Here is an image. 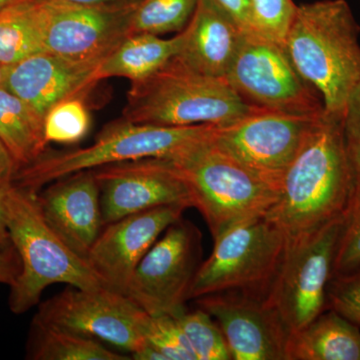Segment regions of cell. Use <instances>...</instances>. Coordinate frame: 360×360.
<instances>
[{
  "mask_svg": "<svg viewBox=\"0 0 360 360\" xmlns=\"http://www.w3.org/2000/svg\"><path fill=\"white\" fill-rule=\"evenodd\" d=\"M352 195L342 117L324 110L284 175L278 200L266 217L293 240L345 217Z\"/></svg>",
  "mask_w": 360,
  "mask_h": 360,
  "instance_id": "obj_1",
  "label": "cell"
},
{
  "mask_svg": "<svg viewBox=\"0 0 360 360\" xmlns=\"http://www.w3.org/2000/svg\"><path fill=\"white\" fill-rule=\"evenodd\" d=\"M359 26L347 0L296 6L283 46L296 70L342 117L360 78Z\"/></svg>",
  "mask_w": 360,
  "mask_h": 360,
  "instance_id": "obj_2",
  "label": "cell"
},
{
  "mask_svg": "<svg viewBox=\"0 0 360 360\" xmlns=\"http://www.w3.org/2000/svg\"><path fill=\"white\" fill-rule=\"evenodd\" d=\"M4 212L11 245L21 262L9 295L13 314H25L39 304L45 288L52 284L84 290L104 286L86 258L71 250L47 224L37 193L13 184L4 195Z\"/></svg>",
  "mask_w": 360,
  "mask_h": 360,
  "instance_id": "obj_3",
  "label": "cell"
},
{
  "mask_svg": "<svg viewBox=\"0 0 360 360\" xmlns=\"http://www.w3.org/2000/svg\"><path fill=\"white\" fill-rule=\"evenodd\" d=\"M122 120L162 127H224L262 108L241 98L224 78L187 70L174 58L150 77L131 82Z\"/></svg>",
  "mask_w": 360,
  "mask_h": 360,
  "instance_id": "obj_4",
  "label": "cell"
},
{
  "mask_svg": "<svg viewBox=\"0 0 360 360\" xmlns=\"http://www.w3.org/2000/svg\"><path fill=\"white\" fill-rule=\"evenodd\" d=\"M215 127H162L122 120L106 127L89 148L65 153L45 151L18 170L14 184L37 193L47 184L82 170L146 158H174L210 139Z\"/></svg>",
  "mask_w": 360,
  "mask_h": 360,
  "instance_id": "obj_5",
  "label": "cell"
},
{
  "mask_svg": "<svg viewBox=\"0 0 360 360\" xmlns=\"http://www.w3.org/2000/svg\"><path fill=\"white\" fill-rule=\"evenodd\" d=\"M212 136L169 160L214 239L234 225L266 215L278 193L222 150Z\"/></svg>",
  "mask_w": 360,
  "mask_h": 360,
  "instance_id": "obj_6",
  "label": "cell"
},
{
  "mask_svg": "<svg viewBox=\"0 0 360 360\" xmlns=\"http://www.w3.org/2000/svg\"><path fill=\"white\" fill-rule=\"evenodd\" d=\"M213 240L212 255L194 277L189 300L227 291L269 295L288 245L272 220L266 215L245 220Z\"/></svg>",
  "mask_w": 360,
  "mask_h": 360,
  "instance_id": "obj_7",
  "label": "cell"
},
{
  "mask_svg": "<svg viewBox=\"0 0 360 360\" xmlns=\"http://www.w3.org/2000/svg\"><path fill=\"white\" fill-rule=\"evenodd\" d=\"M224 79L255 108L297 115L326 110L321 96L296 70L283 44L255 30L243 32Z\"/></svg>",
  "mask_w": 360,
  "mask_h": 360,
  "instance_id": "obj_8",
  "label": "cell"
},
{
  "mask_svg": "<svg viewBox=\"0 0 360 360\" xmlns=\"http://www.w3.org/2000/svg\"><path fill=\"white\" fill-rule=\"evenodd\" d=\"M345 217L288 241L283 264L267 298L290 333L326 309L328 284Z\"/></svg>",
  "mask_w": 360,
  "mask_h": 360,
  "instance_id": "obj_9",
  "label": "cell"
},
{
  "mask_svg": "<svg viewBox=\"0 0 360 360\" xmlns=\"http://www.w3.org/2000/svg\"><path fill=\"white\" fill-rule=\"evenodd\" d=\"M323 112L297 115L259 110L231 124L215 127L212 139L279 193L288 167L312 125Z\"/></svg>",
  "mask_w": 360,
  "mask_h": 360,
  "instance_id": "obj_10",
  "label": "cell"
},
{
  "mask_svg": "<svg viewBox=\"0 0 360 360\" xmlns=\"http://www.w3.org/2000/svg\"><path fill=\"white\" fill-rule=\"evenodd\" d=\"M129 296L103 288L70 286L39 305L33 321L105 341L134 354L146 345L148 319Z\"/></svg>",
  "mask_w": 360,
  "mask_h": 360,
  "instance_id": "obj_11",
  "label": "cell"
},
{
  "mask_svg": "<svg viewBox=\"0 0 360 360\" xmlns=\"http://www.w3.org/2000/svg\"><path fill=\"white\" fill-rule=\"evenodd\" d=\"M200 233L180 219L163 232L141 260L125 295L150 315L186 310L200 265Z\"/></svg>",
  "mask_w": 360,
  "mask_h": 360,
  "instance_id": "obj_12",
  "label": "cell"
},
{
  "mask_svg": "<svg viewBox=\"0 0 360 360\" xmlns=\"http://www.w3.org/2000/svg\"><path fill=\"white\" fill-rule=\"evenodd\" d=\"M141 0L98 6L39 0L44 52L80 61H103L130 34Z\"/></svg>",
  "mask_w": 360,
  "mask_h": 360,
  "instance_id": "obj_13",
  "label": "cell"
},
{
  "mask_svg": "<svg viewBox=\"0 0 360 360\" xmlns=\"http://www.w3.org/2000/svg\"><path fill=\"white\" fill-rule=\"evenodd\" d=\"M103 226L158 207H193L186 182L169 158H146L96 168Z\"/></svg>",
  "mask_w": 360,
  "mask_h": 360,
  "instance_id": "obj_14",
  "label": "cell"
},
{
  "mask_svg": "<svg viewBox=\"0 0 360 360\" xmlns=\"http://www.w3.org/2000/svg\"><path fill=\"white\" fill-rule=\"evenodd\" d=\"M194 300L219 324L232 360H286L291 333L267 296L227 291Z\"/></svg>",
  "mask_w": 360,
  "mask_h": 360,
  "instance_id": "obj_15",
  "label": "cell"
},
{
  "mask_svg": "<svg viewBox=\"0 0 360 360\" xmlns=\"http://www.w3.org/2000/svg\"><path fill=\"white\" fill-rule=\"evenodd\" d=\"M186 208L158 206L103 226L86 257L103 285L125 295L142 258Z\"/></svg>",
  "mask_w": 360,
  "mask_h": 360,
  "instance_id": "obj_16",
  "label": "cell"
},
{
  "mask_svg": "<svg viewBox=\"0 0 360 360\" xmlns=\"http://www.w3.org/2000/svg\"><path fill=\"white\" fill-rule=\"evenodd\" d=\"M101 63L73 60L40 52L6 66L2 87L44 118L56 103L70 97L86 96L101 82L98 70Z\"/></svg>",
  "mask_w": 360,
  "mask_h": 360,
  "instance_id": "obj_17",
  "label": "cell"
},
{
  "mask_svg": "<svg viewBox=\"0 0 360 360\" xmlns=\"http://www.w3.org/2000/svg\"><path fill=\"white\" fill-rule=\"evenodd\" d=\"M37 201L47 224L71 250L86 258L103 229L101 188L94 169L53 181Z\"/></svg>",
  "mask_w": 360,
  "mask_h": 360,
  "instance_id": "obj_18",
  "label": "cell"
},
{
  "mask_svg": "<svg viewBox=\"0 0 360 360\" xmlns=\"http://www.w3.org/2000/svg\"><path fill=\"white\" fill-rule=\"evenodd\" d=\"M182 32L184 41L174 60L187 70L224 78L243 30L213 0H200Z\"/></svg>",
  "mask_w": 360,
  "mask_h": 360,
  "instance_id": "obj_19",
  "label": "cell"
},
{
  "mask_svg": "<svg viewBox=\"0 0 360 360\" xmlns=\"http://www.w3.org/2000/svg\"><path fill=\"white\" fill-rule=\"evenodd\" d=\"M286 360H360V326L326 309L291 333Z\"/></svg>",
  "mask_w": 360,
  "mask_h": 360,
  "instance_id": "obj_20",
  "label": "cell"
},
{
  "mask_svg": "<svg viewBox=\"0 0 360 360\" xmlns=\"http://www.w3.org/2000/svg\"><path fill=\"white\" fill-rule=\"evenodd\" d=\"M182 41V32L169 39L149 33H131L103 59L99 66V80L110 77L129 78L131 82L146 79L177 56Z\"/></svg>",
  "mask_w": 360,
  "mask_h": 360,
  "instance_id": "obj_21",
  "label": "cell"
},
{
  "mask_svg": "<svg viewBox=\"0 0 360 360\" xmlns=\"http://www.w3.org/2000/svg\"><path fill=\"white\" fill-rule=\"evenodd\" d=\"M0 141L20 168L46 151L44 118L20 97L0 87Z\"/></svg>",
  "mask_w": 360,
  "mask_h": 360,
  "instance_id": "obj_22",
  "label": "cell"
},
{
  "mask_svg": "<svg viewBox=\"0 0 360 360\" xmlns=\"http://www.w3.org/2000/svg\"><path fill=\"white\" fill-rule=\"evenodd\" d=\"M26 356L32 360H127L101 341L32 321L26 347Z\"/></svg>",
  "mask_w": 360,
  "mask_h": 360,
  "instance_id": "obj_23",
  "label": "cell"
},
{
  "mask_svg": "<svg viewBox=\"0 0 360 360\" xmlns=\"http://www.w3.org/2000/svg\"><path fill=\"white\" fill-rule=\"evenodd\" d=\"M40 52L39 0H23L0 11V63L13 65Z\"/></svg>",
  "mask_w": 360,
  "mask_h": 360,
  "instance_id": "obj_24",
  "label": "cell"
},
{
  "mask_svg": "<svg viewBox=\"0 0 360 360\" xmlns=\"http://www.w3.org/2000/svg\"><path fill=\"white\" fill-rule=\"evenodd\" d=\"M200 0H141L130 25L131 33L160 35L180 32L193 18Z\"/></svg>",
  "mask_w": 360,
  "mask_h": 360,
  "instance_id": "obj_25",
  "label": "cell"
},
{
  "mask_svg": "<svg viewBox=\"0 0 360 360\" xmlns=\"http://www.w3.org/2000/svg\"><path fill=\"white\" fill-rule=\"evenodd\" d=\"M175 317L196 360H232L221 329L205 310L186 309Z\"/></svg>",
  "mask_w": 360,
  "mask_h": 360,
  "instance_id": "obj_26",
  "label": "cell"
},
{
  "mask_svg": "<svg viewBox=\"0 0 360 360\" xmlns=\"http://www.w3.org/2000/svg\"><path fill=\"white\" fill-rule=\"evenodd\" d=\"M84 96L70 97L52 106L44 118L47 143L72 144L82 141L90 129Z\"/></svg>",
  "mask_w": 360,
  "mask_h": 360,
  "instance_id": "obj_27",
  "label": "cell"
},
{
  "mask_svg": "<svg viewBox=\"0 0 360 360\" xmlns=\"http://www.w3.org/2000/svg\"><path fill=\"white\" fill-rule=\"evenodd\" d=\"M144 338L167 360H196L174 315L149 314L144 328Z\"/></svg>",
  "mask_w": 360,
  "mask_h": 360,
  "instance_id": "obj_28",
  "label": "cell"
},
{
  "mask_svg": "<svg viewBox=\"0 0 360 360\" xmlns=\"http://www.w3.org/2000/svg\"><path fill=\"white\" fill-rule=\"evenodd\" d=\"M253 30L283 44L295 15L292 0H250Z\"/></svg>",
  "mask_w": 360,
  "mask_h": 360,
  "instance_id": "obj_29",
  "label": "cell"
},
{
  "mask_svg": "<svg viewBox=\"0 0 360 360\" xmlns=\"http://www.w3.org/2000/svg\"><path fill=\"white\" fill-rule=\"evenodd\" d=\"M326 309H333L360 326V266L333 274L328 288Z\"/></svg>",
  "mask_w": 360,
  "mask_h": 360,
  "instance_id": "obj_30",
  "label": "cell"
},
{
  "mask_svg": "<svg viewBox=\"0 0 360 360\" xmlns=\"http://www.w3.org/2000/svg\"><path fill=\"white\" fill-rule=\"evenodd\" d=\"M360 266V193L350 201L333 264V274H345Z\"/></svg>",
  "mask_w": 360,
  "mask_h": 360,
  "instance_id": "obj_31",
  "label": "cell"
},
{
  "mask_svg": "<svg viewBox=\"0 0 360 360\" xmlns=\"http://www.w3.org/2000/svg\"><path fill=\"white\" fill-rule=\"evenodd\" d=\"M342 129L355 195L360 193V78L348 97L342 116Z\"/></svg>",
  "mask_w": 360,
  "mask_h": 360,
  "instance_id": "obj_32",
  "label": "cell"
},
{
  "mask_svg": "<svg viewBox=\"0 0 360 360\" xmlns=\"http://www.w3.org/2000/svg\"><path fill=\"white\" fill-rule=\"evenodd\" d=\"M243 30H253L250 0H213Z\"/></svg>",
  "mask_w": 360,
  "mask_h": 360,
  "instance_id": "obj_33",
  "label": "cell"
},
{
  "mask_svg": "<svg viewBox=\"0 0 360 360\" xmlns=\"http://www.w3.org/2000/svg\"><path fill=\"white\" fill-rule=\"evenodd\" d=\"M20 270V258L13 245L0 250V283L13 285Z\"/></svg>",
  "mask_w": 360,
  "mask_h": 360,
  "instance_id": "obj_34",
  "label": "cell"
},
{
  "mask_svg": "<svg viewBox=\"0 0 360 360\" xmlns=\"http://www.w3.org/2000/svg\"><path fill=\"white\" fill-rule=\"evenodd\" d=\"M18 170L20 165L4 142L0 141V188L13 184Z\"/></svg>",
  "mask_w": 360,
  "mask_h": 360,
  "instance_id": "obj_35",
  "label": "cell"
},
{
  "mask_svg": "<svg viewBox=\"0 0 360 360\" xmlns=\"http://www.w3.org/2000/svg\"><path fill=\"white\" fill-rule=\"evenodd\" d=\"M9 186L0 188V250H6V248L13 245H11L8 229H7L6 212H4V195H6L7 188Z\"/></svg>",
  "mask_w": 360,
  "mask_h": 360,
  "instance_id": "obj_36",
  "label": "cell"
},
{
  "mask_svg": "<svg viewBox=\"0 0 360 360\" xmlns=\"http://www.w3.org/2000/svg\"><path fill=\"white\" fill-rule=\"evenodd\" d=\"M56 1L66 2V4H84V6H98V4H111L120 0H56Z\"/></svg>",
  "mask_w": 360,
  "mask_h": 360,
  "instance_id": "obj_37",
  "label": "cell"
},
{
  "mask_svg": "<svg viewBox=\"0 0 360 360\" xmlns=\"http://www.w3.org/2000/svg\"><path fill=\"white\" fill-rule=\"evenodd\" d=\"M23 0H0V11H4L7 7L14 6Z\"/></svg>",
  "mask_w": 360,
  "mask_h": 360,
  "instance_id": "obj_38",
  "label": "cell"
},
{
  "mask_svg": "<svg viewBox=\"0 0 360 360\" xmlns=\"http://www.w3.org/2000/svg\"><path fill=\"white\" fill-rule=\"evenodd\" d=\"M6 66L0 63V87L4 86V77H6Z\"/></svg>",
  "mask_w": 360,
  "mask_h": 360,
  "instance_id": "obj_39",
  "label": "cell"
}]
</instances>
